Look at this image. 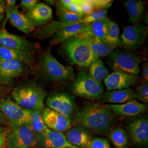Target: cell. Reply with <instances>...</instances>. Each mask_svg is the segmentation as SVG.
Segmentation results:
<instances>
[{"label": "cell", "instance_id": "1", "mask_svg": "<svg viewBox=\"0 0 148 148\" xmlns=\"http://www.w3.org/2000/svg\"><path fill=\"white\" fill-rule=\"evenodd\" d=\"M115 115L103 104L86 103L74 116V124L90 133L106 135L112 128Z\"/></svg>", "mask_w": 148, "mask_h": 148}, {"label": "cell", "instance_id": "2", "mask_svg": "<svg viewBox=\"0 0 148 148\" xmlns=\"http://www.w3.org/2000/svg\"><path fill=\"white\" fill-rule=\"evenodd\" d=\"M11 95L13 101L25 109L42 111L47 93L37 85L24 84L16 87Z\"/></svg>", "mask_w": 148, "mask_h": 148}, {"label": "cell", "instance_id": "3", "mask_svg": "<svg viewBox=\"0 0 148 148\" xmlns=\"http://www.w3.org/2000/svg\"><path fill=\"white\" fill-rule=\"evenodd\" d=\"M62 49L69 60L79 66L89 67L97 59L92 52L84 32L63 43Z\"/></svg>", "mask_w": 148, "mask_h": 148}, {"label": "cell", "instance_id": "4", "mask_svg": "<svg viewBox=\"0 0 148 148\" xmlns=\"http://www.w3.org/2000/svg\"><path fill=\"white\" fill-rule=\"evenodd\" d=\"M38 70L44 79L52 82L71 79L74 76V69L72 67L60 63L49 52H44L40 56Z\"/></svg>", "mask_w": 148, "mask_h": 148}, {"label": "cell", "instance_id": "5", "mask_svg": "<svg viewBox=\"0 0 148 148\" xmlns=\"http://www.w3.org/2000/svg\"><path fill=\"white\" fill-rule=\"evenodd\" d=\"M140 55L130 51L115 49L109 55L108 63L114 71H119L138 76L140 73Z\"/></svg>", "mask_w": 148, "mask_h": 148}, {"label": "cell", "instance_id": "6", "mask_svg": "<svg viewBox=\"0 0 148 148\" xmlns=\"http://www.w3.org/2000/svg\"><path fill=\"white\" fill-rule=\"evenodd\" d=\"M74 94L89 100L100 99L104 93L101 82L93 79L86 71L81 72L71 85Z\"/></svg>", "mask_w": 148, "mask_h": 148}, {"label": "cell", "instance_id": "7", "mask_svg": "<svg viewBox=\"0 0 148 148\" xmlns=\"http://www.w3.org/2000/svg\"><path fill=\"white\" fill-rule=\"evenodd\" d=\"M36 144L37 134L29 125L12 127L6 137L7 148H30Z\"/></svg>", "mask_w": 148, "mask_h": 148}, {"label": "cell", "instance_id": "8", "mask_svg": "<svg viewBox=\"0 0 148 148\" xmlns=\"http://www.w3.org/2000/svg\"><path fill=\"white\" fill-rule=\"evenodd\" d=\"M32 111L21 108L10 98L0 99V112L12 127L29 125Z\"/></svg>", "mask_w": 148, "mask_h": 148}, {"label": "cell", "instance_id": "9", "mask_svg": "<svg viewBox=\"0 0 148 148\" xmlns=\"http://www.w3.org/2000/svg\"><path fill=\"white\" fill-rule=\"evenodd\" d=\"M127 130L133 144L138 148H146L148 144V119L147 116L131 119L127 123Z\"/></svg>", "mask_w": 148, "mask_h": 148}, {"label": "cell", "instance_id": "10", "mask_svg": "<svg viewBox=\"0 0 148 148\" xmlns=\"http://www.w3.org/2000/svg\"><path fill=\"white\" fill-rule=\"evenodd\" d=\"M29 65L18 60H0V85L10 86L24 75Z\"/></svg>", "mask_w": 148, "mask_h": 148}, {"label": "cell", "instance_id": "11", "mask_svg": "<svg viewBox=\"0 0 148 148\" xmlns=\"http://www.w3.org/2000/svg\"><path fill=\"white\" fill-rule=\"evenodd\" d=\"M147 35V27L142 24H136L125 27L120 37L122 47L127 49H136L143 45Z\"/></svg>", "mask_w": 148, "mask_h": 148}, {"label": "cell", "instance_id": "12", "mask_svg": "<svg viewBox=\"0 0 148 148\" xmlns=\"http://www.w3.org/2000/svg\"><path fill=\"white\" fill-rule=\"evenodd\" d=\"M47 108L63 114L71 121L74 116V97L66 93H56L48 96L46 99Z\"/></svg>", "mask_w": 148, "mask_h": 148}, {"label": "cell", "instance_id": "13", "mask_svg": "<svg viewBox=\"0 0 148 148\" xmlns=\"http://www.w3.org/2000/svg\"><path fill=\"white\" fill-rule=\"evenodd\" d=\"M0 46L33 53L36 49L35 43L24 37L12 34L0 27Z\"/></svg>", "mask_w": 148, "mask_h": 148}, {"label": "cell", "instance_id": "14", "mask_svg": "<svg viewBox=\"0 0 148 148\" xmlns=\"http://www.w3.org/2000/svg\"><path fill=\"white\" fill-rule=\"evenodd\" d=\"M37 147L39 148H73L63 132L54 131L47 128L43 132L37 134Z\"/></svg>", "mask_w": 148, "mask_h": 148}, {"label": "cell", "instance_id": "15", "mask_svg": "<svg viewBox=\"0 0 148 148\" xmlns=\"http://www.w3.org/2000/svg\"><path fill=\"white\" fill-rule=\"evenodd\" d=\"M41 116L45 125L51 130L63 132L71 128V120L51 108H45L41 111Z\"/></svg>", "mask_w": 148, "mask_h": 148}, {"label": "cell", "instance_id": "16", "mask_svg": "<svg viewBox=\"0 0 148 148\" xmlns=\"http://www.w3.org/2000/svg\"><path fill=\"white\" fill-rule=\"evenodd\" d=\"M139 81L138 76L122 71H113L104 80L107 90H115L128 88L137 84Z\"/></svg>", "mask_w": 148, "mask_h": 148}, {"label": "cell", "instance_id": "17", "mask_svg": "<svg viewBox=\"0 0 148 148\" xmlns=\"http://www.w3.org/2000/svg\"><path fill=\"white\" fill-rule=\"evenodd\" d=\"M103 106L111 110L115 115L120 116H137L147 111V104L136 100L128 101L120 104H104Z\"/></svg>", "mask_w": 148, "mask_h": 148}, {"label": "cell", "instance_id": "18", "mask_svg": "<svg viewBox=\"0 0 148 148\" xmlns=\"http://www.w3.org/2000/svg\"><path fill=\"white\" fill-rule=\"evenodd\" d=\"M28 20L35 27H43L51 21L53 17L52 8L47 5L38 2L25 14Z\"/></svg>", "mask_w": 148, "mask_h": 148}, {"label": "cell", "instance_id": "19", "mask_svg": "<svg viewBox=\"0 0 148 148\" xmlns=\"http://www.w3.org/2000/svg\"><path fill=\"white\" fill-rule=\"evenodd\" d=\"M87 26L83 23L70 24L56 32L51 37L50 45L52 46L63 44L69 39L86 32Z\"/></svg>", "mask_w": 148, "mask_h": 148}, {"label": "cell", "instance_id": "20", "mask_svg": "<svg viewBox=\"0 0 148 148\" xmlns=\"http://www.w3.org/2000/svg\"><path fill=\"white\" fill-rule=\"evenodd\" d=\"M68 141L74 147L90 148L93 139L91 133L82 127L70 128L64 134Z\"/></svg>", "mask_w": 148, "mask_h": 148}, {"label": "cell", "instance_id": "21", "mask_svg": "<svg viewBox=\"0 0 148 148\" xmlns=\"http://www.w3.org/2000/svg\"><path fill=\"white\" fill-rule=\"evenodd\" d=\"M103 103L109 104H120L128 101L137 99L136 90L132 88L111 90L103 94L101 98Z\"/></svg>", "mask_w": 148, "mask_h": 148}, {"label": "cell", "instance_id": "22", "mask_svg": "<svg viewBox=\"0 0 148 148\" xmlns=\"http://www.w3.org/2000/svg\"><path fill=\"white\" fill-rule=\"evenodd\" d=\"M0 60H18L29 66L35 65L33 54L18 49H10L0 46Z\"/></svg>", "mask_w": 148, "mask_h": 148}, {"label": "cell", "instance_id": "23", "mask_svg": "<svg viewBox=\"0 0 148 148\" xmlns=\"http://www.w3.org/2000/svg\"><path fill=\"white\" fill-rule=\"evenodd\" d=\"M8 21L13 27L25 34H29L34 32L35 29V27L32 25L27 16L19 11L16 5L10 12Z\"/></svg>", "mask_w": 148, "mask_h": 148}, {"label": "cell", "instance_id": "24", "mask_svg": "<svg viewBox=\"0 0 148 148\" xmlns=\"http://www.w3.org/2000/svg\"><path fill=\"white\" fill-rule=\"evenodd\" d=\"M85 37L90 45V48L96 58H99L109 56L116 48L99 38L91 36L85 32Z\"/></svg>", "mask_w": 148, "mask_h": 148}, {"label": "cell", "instance_id": "25", "mask_svg": "<svg viewBox=\"0 0 148 148\" xmlns=\"http://www.w3.org/2000/svg\"><path fill=\"white\" fill-rule=\"evenodd\" d=\"M69 24L70 23H63L58 21H51L37 31L34 32L32 36L38 40L51 38L56 32Z\"/></svg>", "mask_w": 148, "mask_h": 148}, {"label": "cell", "instance_id": "26", "mask_svg": "<svg viewBox=\"0 0 148 148\" xmlns=\"http://www.w3.org/2000/svg\"><path fill=\"white\" fill-rule=\"evenodd\" d=\"M109 21V19L106 18L101 21H95L87 24L86 25L87 29L85 32L106 41Z\"/></svg>", "mask_w": 148, "mask_h": 148}, {"label": "cell", "instance_id": "27", "mask_svg": "<svg viewBox=\"0 0 148 148\" xmlns=\"http://www.w3.org/2000/svg\"><path fill=\"white\" fill-rule=\"evenodd\" d=\"M123 4L128 12L129 21L133 24H136L142 18L144 11L143 1L128 0L125 1Z\"/></svg>", "mask_w": 148, "mask_h": 148}, {"label": "cell", "instance_id": "28", "mask_svg": "<svg viewBox=\"0 0 148 148\" xmlns=\"http://www.w3.org/2000/svg\"><path fill=\"white\" fill-rule=\"evenodd\" d=\"M108 137L114 148H128L130 137L122 127L112 129L108 133Z\"/></svg>", "mask_w": 148, "mask_h": 148}, {"label": "cell", "instance_id": "29", "mask_svg": "<svg viewBox=\"0 0 148 148\" xmlns=\"http://www.w3.org/2000/svg\"><path fill=\"white\" fill-rule=\"evenodd\" d=\"M88 74L95 81L101 83L110 73L103 61L97 58L89 66Z\"/></svg>", "mask_w": 148, "mask_h": 148}, {"label": "cell", "instance_id": "30", "mask_svg": "<svg viewBox=\"0 0 148 148\" xmlns=\"http://www.w3.org/2000/svg\"><path fill=\"white\" fill-rule=\"evenodd\" d=\"M57 8V15L58 21L66 23H80L84 16L69 12L64 9L60 4L59 1H56Z\"/></svg>", "mask_w": 148, "mask_h": 148}, {"label": "cell", "instance_id": "31", "mask_svg": "<svg viewBox=\"0 0 148 148\" xmlns=\"http://www.w3.org/2000/svg\"><path fill=\"white\" fill-rule=\"evenodd\" d=\"M106 42L116 48L122 47L121 40L120 38V29L116 23L111 20L109 22Z\"/></svg>", "mask_w": 148, "mask_h": 148}, {"label": "cell", "instance_id": "32", "mask_svg": "<svg viewBox=\"0 0 148 148\" xmlns=\"http://www.w3.org/2000/svg\"><path fill=\"white\" fill-rule=\"evenodd\" d=\"M41 111L39 110L32 111L31 121L29 125L36 134L43 132L48 128L43 121Z\"/></svg>", "mask_w": 148, "mask_h": 148}, {"label": "cell", "instance_id": "33", "mask_svg": "<svg viewBox=\"0 0 148 148\" xmlns=\"http://www.w3.org/2000/svg\"><path fill=\"white\" fill-rule=\"evenodd\" d=\"M108 14V10H102L92 12L90 14L84 16L80 23L85 25L89 24L95 21L102 20L106 18Z\"/></svg>", "mask_w": 148, "mask_h": 148}, {"label": "cell", "instance_id": "34", "mask_svg": "<svg viewBox=\"0 0 148 148\" xmlns=\"http://www.w3.org/2000/svg\"><path fill=\"white\" fill-rule=\"evenodd\" d=\"M61 5L66 10L74 13L84 16V13L76 2V0H61L59 1Z\"/></svg>", "mask_w": 148, "mask_h": 148}, {"label": "cell", "instance_id": "35", "mask_svg": "<svg viewBox=\"0 0 148 148\" xmlns=\"http://www.w3.org/2000/svg\"><path fill=\"white\" fill-rule=\"evenodd\" d=\"M136 90L137 95V99L141 103L147 104L148 103V84L145 82L140 85Z\"/></svg>", "mask_w": 148, "mask_h": 148}, {"label": "cell", "instance_id": "36", "mask_svg": "<svg viewBox=\"0 0 148 148\" xmlns=\"http://www.w3.org/2000/svg\"><path fill=\"white\" fill-rule=\"evenodd\" d=\"M95 11L108 10L110 7L113 1L110 0H90Z\"/></svg>", "mask_w": 148, "mask_h": 148}, {"label": "cell", "instance_id": "37", "mask_svg": "<svg viewBox=\"0 0 148 148\" xmlns=\"http://www.w3.org/2000/svg\"><path fill=\"white\" fill-rule=\"evenodd\" d=\"M76 2L79 6L84 16L88 15L95 12L90 0H76Z\"/></svg>", "mask_w": 148, "mask_h": 148}, {"label": "cell", "instance_id": "38", "mask_svg": "<svg viewBox=\"0 0 148 148\" xmlns=\"http://www.w3.org/2000/svg\"><path fill=\"white\" fill-rule=\"evenodd\" d=\"M90 148H111L108 140L104 138L95 137L92 139Z\"/></svg>", "mask_w": 148, "mask_h": 148}, {"label": "cell", "instance_id": "39", "mask_svg": "<svg viewBox=\"0 0 148 148\" xmlns=\"http://www.w3.org/2000/svg\"><path fill=\"white\" fill-rule=\"evenodd\" d=\"M5 20H3V22L2 25V27L5 28V25L7 21H8V16L10 13L12 9L16 6V0H8L5 1Z\"/></svg>", "mask_w": 148, "mask_h": 148}, {"label": "cell", "instance_id": "40", "mask_svg": "<svg viewBox=\"0 0 148 148\" xmlns=\"http://www.w3.org/2000/svg\"><path fill=\"white\" fill-rule=\"evenodd\" d=\"M37 3H38V1L37 0H21L19 5L23 11L27 12Z\"/></svg>", "mask_w": 148, "mask_h": 148}, {"label": "cell", "instance_id": "41", "mask_svg": "<svg viewBox=\"0 0 148 148\" xmlns=\"http://www.w3.org/2000/svg\"><path fill=\"white\" fill-rule=\"evenodd\" d=\"M9 130H5L2 132L0 133V148H5V140Z\"/></svg>", "mask_w": 148, "mask_h": 148}, {"label": "cell", "instance_id": "42", "mask_svg": "<svg viewBox=\"0 0 148 148\" xmlns=\"http://www.w3.org/2000/svg\"><path fill=\"white\" fill-rule=\"evenodd\" d=\"M5 15V1L0 0V23L3 21Z\"/></svg>", "mask_w": 148, "mask_h": 148}, {"label": "cell", "instance_id": "43", "mask_svg": "<svg viewBox=\"0 0 148 148\" xmlns=\"http://www.w3.org/2000/svg\"><path fill=\"white\" fill-rule=\"evenodd\" d=\"M142 76L144 80L148 81V62H145L142 66Z\"/></svg>", "mask_w": 148, "mask_h": 148}, {"label": "cell", "instance_id": "44", "mask_svg": "<svg viewBox=\"0 0 148 148\" xmlns=\"http://www.w3.org/2000/svg\"><path fill=\"white\" fill-rule=\"evenodd\" d=\"M5 120V117L3 116V115L0 112V122H2Z\"/></svg>", "mask_w": 148, "mask_h": 148}, {"label": "cell", "instance_id": "45", "mask_svg": "<svg viewBox=\"0 0 148 148\" xmlns=\"http://www.w3.org/2000/svg\"><path fill=\"white\" fill-rule=\"evenodd\" d=\"M5 131V127H3V126H2L0 124V133L2 132H3Z\"/></svg>", "mask_w": 148, "mask_h": 148}, {"label": "cell", "instance_id": "46", "mask_svg": "<svg viewBox=\"0 0 148 148\" xmlns=\"http://www.w3.org/2000/svg\"><path fill=\"white\" fill-rule=\"evenodd\" d=\"M46 2H47L49 4H52V5H54L56 3L55 1H46Z\"/></svg>", "mask_w": 148, "mask_h": 148}, {"label": "cell", "instance_id": "47", "mask_svg": "<svg viewBox=\"0 0 148 148\" xmlns=\"http://www.w3.org/2000/svg\"><path fill=\"white\" fill-rule=\"evenodd\" d=\"M39 148L38 147H32V148Z\"/></svg>", "mask_w": 148, "mask_h": 148}, {"label": "cell", "instance_id": "48", "mask_svg": "<svg viewBox=\"0 0 148 148\" xmlns=\"http://www.w3.org/2000/svg\"><path fill=\"white\" fill-rule=\"evenodd\" d=\"M78 148V147H74V148Z\"/></svg>", "mask_w": 148, "mask_h": 148}, {"label": "cell", "instance_id": "49", "mask_svg": "<svg viewBox=\"0 0 148 148\" xmlns=\"http://www.w3.org/2000/svg\"></svg>", "mask_w": 148, "mask_h": 148}]
</instances>
